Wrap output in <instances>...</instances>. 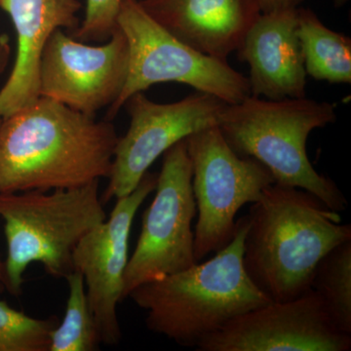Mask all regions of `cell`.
Segmentation results:
<instances>
[{"label":"cell","mask_w":351,"mask_h":351,"mask_svg":"<svg viewBox=\"0 0 351 351\" xmlns=\"http://www.w3.org/2000/svg\"><path fill=\"white\" fill-rule=\"evenodd\" d=\"M6 290V274L4 262L0 260V294Z\"/></svg>","instance_id":"603a6c76"},{"label":"cell","mask_w":351,"mask_h":351,"mask_svg":"<svg viewBox=\"0 0 351 351\" xmlns=\"http://www.w3.org/2000/svg\"><path fill=\"white\" fill-rule=\"evenodd\" d=\"M196 350L350 351L351 335L332 325L311 289L292 301L271 302L242 314L201 341Z\"/></svg>","instance_id":"7c38bea8"},{"label":"cell","mask_w":351,"mask_h":351,"mask_svg":"<svg viewBox=\"0 0 351 351\" xmlns=\"http://www.w3.org/2000/svg\"><path fill=\"white\" fill-rule=\"evenodd\" d=\"M297 34L306 75L319 82L350 84L351 39L321 22L311 9L297 8Z\"/></svg>","instance_id":"2e32d148"},{"label":"cell","mask_w":351,"mask_h":351,"mask_svg":"<svg viewBox=\"0 0 351 351\" xmlns=\"http://www.w3.org/2000/svg\"><path fill=\"white\" fill-rule=\"evenodd\" d=\"M336 120V108L328 101L250 96L228 105L218 127L233 151L262 163L276 184L304 189L341 212L348 206L345 195L336 182L314 169L306 152L311 132Z\"/></svg>","instance_id":"277c9868"},{"label":"cell","mask_w":351,"mask_h":351,"mask_svg":"<svg viewBox=\"0 0 351 351\" xmlns=\"http://www.w3.org/2000/svg\"><path fill=\"white\" fill-rule=\"evenodd\" d=\"M99 182L53 191L0 193V218L7 242L6 290L22 292L32 263L55 278L73 272V253L80 239L107 219Z\"/></svg>","instance_id":"5b68a950"},{"label":"cell","mask_w":351,"mask_h":351,"mask_svg":"<svg viewBox=\"0 0 351 351\" xmlns=\"http://www.w3.org/2000/svg\"><path fill=\"white\" fill-rule=\"evenodd\" d=\"M56 318L36 319L0 301V351H49Z\"/></svg>","instance_id":"d6986e66"},{"label":"cell","mask_w":351,"mask_h":351,"mask_svg":"<svg viewBox=\"0 0 351 351\" xmlns=\"http://www.w3.org/2000/svg\"><path fill=\"white\" fill-rule=\"evenodd\" d=\"M119 138L110 120L38 97L0 122V193L77 188L108 178Z\"/></svg>","instance_id":"6da1fadb"},{"label":"cell","mask_w":351,"mask_h":351,"mask_svg":"<svg viewBox=\"0 0 351 351\" xmlns=\"http://www.w3.org/2000/svg\"><path fill=\"white\" fill-rule=\"evenodd\" d=\"M156 196L124 274L122 299L141 284L189 269L196 263L193 219L197 215L186 138L163 154Z\"/></svg>","instance_id":"ba28073f"},{"label":"cell","mask_w":351,"mask_h":351,"mask_svg":"<svg viewBox=\"0 0 351 351\" xmlns=\"http://www.w3.org/2000/svg\"><path fill=\"white\" fill-rule=\"evenodd\" d=\"M348 1H350V0H332V2H334V5L335 7H337V8H339V7L346 5Z\"/></svg>","instance_id":"cb8c5ba5"},{"label":"cell","mask_w":351,"mask_h":351,"mask_svg":"<svg viewBox=\"0 0 351 351\" xmlns=\"http://www.w3.org/2000/svg\"><path fill=\"white\" fill-rule=\"evenodd\" d=\"M69 295L63 322L51 335L49 351H94L100 345L88 302L84 278L73 270L66 277Z\"/></svg>","instance_id":"ac0fdd59"},{"label":"cell","mask_w":351,"mask_h":351,"mask_svg":"<svg viewBox=\"0 0 351 351\" xmlns=\"http://www.w3.org/2000/svg\"><path fill=\"white\" fill-rule=\"evenodd\" d=\"M128 62V43L119 27L101 45H89L57 29L39 59V97L95 117L119 99Z\"/></svg>","instance_id":"30bf717a"},{"label":"cell","mask_w":351,"mask_h":351,"mask_svg":"<svg viewBox=\"0 0 351 351\" xmlns=\"http://www.w3.org/2000/svg\"><path fill=\"white\" fill-rule=\"evenodd\" d=\"M10 54V46L6 36L0 34V73L5 69Z\"/></svg>","instance_id":"7402d4cb"},{"label":"cell","mask_w":351,"mask_h":351,"mask_svg":"<svg viewBox=\"0 0 351 351\" xmlns=\"http://www.w3.org/2000/svg\"><path fill=\"white\" fill-rule=\"evenodd\" d=\"M311 289L319 298L332 325L339 332L351 335V239L321 258Z\"/></svg>","instance_id":"e0dca14e"},{"label":"cell","mask_w":351,"mask_h":351,"mask_svg":"<svg viewBox=\"0 0 351 351\" xmlns=\"http://www.w3.org/2000/svg\"><path fill=\"white\" fill-rule=\"evenodd\" d=\"M237 221L232 241L213 258L131 291L128 297L147 311L152 332L196 348L234 318L271 302L245 271L248 217Z\"/></svg>","instance_id":"3957f363"},{"label":"cell","mask_w":351,"mask_h":351,"mask_svg":"<svg viewBox=\"0 0 351 351\" xmlns=\"http://www.w3.org/2000/svg\"><path fill=\"white\" fill-rule=\"evenodd\" d=\"M306 0H258L261 12L269 13L272 11L295 9L301 7Z\"/></svg>","instance_id":"44dd1931"},{"label":"cell","mask_w":351,"mask_h":351,"mask_svg":"<svg viewBox=\"0 0 351 351\" xmlns=\"http://www.w3.org/2000/svg\"><path fill=\"white\" fill-rule=\"evenodd\" d=\"M237 52L239 59L250 66L251 96L267 100L306 97L297 8L261 13Z\"/></svg>","instance_id":"4fadbf2b"},{"label":"cell","mask_w":351,"mask_h":351,"mask_svg":"<svg viewBox=\"0 0 351 351\" xmlns=\"http://www.w3.org/2000/svg\"><path fill=\"white\" fill-rule=\"evenodd\" d=\"M186 145L198 216L197 263L230 244L237 232L235 216L239 210L247 203L257 202L276 180L262 163L233 151L218 126L189 136Z\"/></svg>","instance_id":"52a82bcc"},{"label":"cell","mask_w":351,"mask_h":351,"mask_svg":"<svg viewBox=\"0 0 351 351\" xmlns=\"http://www.w3.org/2000/svg\"><path fill=\"white\" fill-rule=\"evenodd\" d=\"M124 106L130 125L115 145L108 184L101 197L104 203L132 193L154 161L180 141L218 126L228 104L197 91L175 103L158 104L140 92Z\"/></svg>","instance_id":"9c48e42d"},{"label":"cell","mask_w":351,"mask_h":351,"mask_svg":"<svg viewBox=\"0 0 351 351\" xmlns=\"http://www.w3.org/2000/svg\"><path fill=\"white\" fill-rule=\"evenodd\" d=\"M117 27L128 43V73L119 99L108 107V120L134 94L158 83L189 85L228 105L241 103L251 96L248 78L228 61L202 54L175 38L147 13L138 0L122 1Z\"/></svg>","instance_id":"8992f818"},{"label":"cell","mask_w":351,"mask_h":351,"mask_svg":"<svg viewBox=\"0 0 351 351\" xmlns=\"http://www.w3.org/2000/svg\"><path fill=\"white\" fill-rule=\"evenodd\" d=\"M17 36L12 71L0 90V117L18 112L38 100V64L51 34L57 29L75 31L80 25L78 0H0Z\"/></svg>","instance_id":"9a60e30c"},{"label":"cell","mask_w":351,"mask_h":351,"mask_svg":"<svg viewBox=\"0 0 351 351\" xmlns=\"http://www.w3.org/2000/svg\"><path fill=\"white\" fill-rule=\"evenodd\" d=\"M243 265L271 302H287L311 290L316 265L351 239V226L316 196L274 184L249 210Z\"/></svg>","instance_id":"7a4b0ae2"},{"label":"cell","mask_w":351,"mask_h":351,"mask_svg":"<svg viewBox=\"0 0 351 351\" xmlns=\"http://www.w3.org/2000/svg\"><path fill=\"white\" fill-rule=\"evenodd\" d=\"M143 8L189 47L226 61L261 15L258 0H138Z\"/></svg>","instance_id":"5bb4252c"},{"label":"cell","mask_w":351,"mask_h":351,"mask_svg":"<svg viewBox=\"0 0 351 351\" xmlns=\"http://www.w3.org/2000/svg\"><path fill=\"white\" fill-rule=\"evenodd\" d=\"M157 174L145 173L132 193L117 199L110 218L80 239L73 253V271L80 272L101 343L121 339L117 306L123 301L132 223L138 208L156 188Z\"/></svg>","instance_id":"8fae6325"},{"label":"cell","mask_w":351,"mask_h":351,"mask_svg":"<svg viewBox=\"0 0 351 351\" xmlns=\"http://www.w3.org/2000/svg\"><path fill=\"white\" fill-rule=\"evenodd\" d=\"M123 0H86L84 19L73 32L83 41H107L117 27V16Z\"/></svg>","instance_id":"ffe728a7"},{"label":"cell","mask_w":351,"mask_h":351,"mask_svg":"<svg viewBox=\"0 0 351 351\" xmlns=\"http://www.w3.org/2000/svg\"><path fill=\"white\" fill-rule=\"evenodd\" d=\"M1 120H2V117H0V122H1Z\"/></svg>","instance_id":"d4e9b609"}]
</instances>
